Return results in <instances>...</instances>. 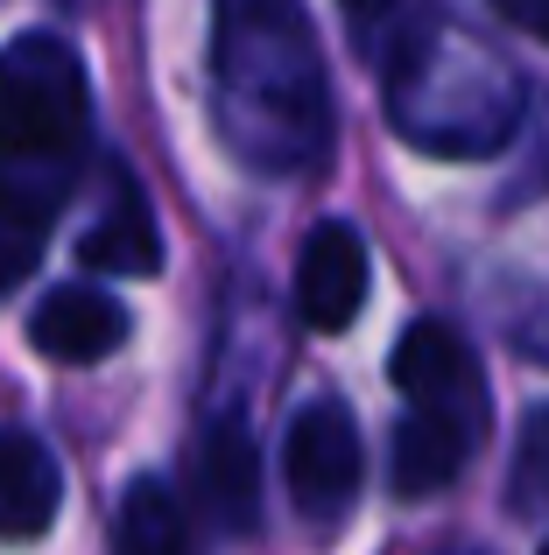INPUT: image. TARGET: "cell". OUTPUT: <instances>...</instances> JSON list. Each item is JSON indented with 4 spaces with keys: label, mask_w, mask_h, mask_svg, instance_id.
I'll return each instance as SVG.
<instances>
[{
    "label": "cell",
    "mask_w": 549,
    "mask_h": 555,
    "mask_svg": "<svg viewBox=\"0 0 549 555\" xmlns=\"http://www.w3.org/2000/svg\"><path fill=\"white\" fill-rule=\"evenodd\" d=\"M212 120L261 177H303L331 149V85L303 0H212Z\"/></svg>",
    "instance_id": "cell-1"
},
{
    "label": "cell",
    "mask_w": 549,
    "mask_h": 555,
    "mask_svg": "<svg viewBox=\"0 0 549 555\" xmlns=\"http://www.w3.org/2000/svg\"><path fill=\"white\" fill-rule=\"evenodd\" d=\"M514 338H522V352H528V359H549V302H542L536 317H528L522 331H514Z\"/></svg>",
    "instance_id": "cell-15"
},
{
    "label": "cell",
    "mask_w": 549,
    "mask_h": 555,
    "mask_svg": "<svg viewBox=\"0 0 549 555\" xmlns=\"http://www.w3.org/2000/svg\"><path fill=\"white\" fill-rule=\"evenodd\" d=\"M359 302H367V240L345 218H324L296 254V317L310 331H345Z\"/></svg>",
    "instance_id": "cell-6"
},
{
    "label": "cell",
    "mask_w": 549,
    "mask_h": 555,
    "mask_svg": "<svg viewBox=\"0 0 549 555\" xmlns=\"http://www.w3.org/2000/svg\"><path fill=\"white\" fill-rule=\"evenodd\" d=\"M444 555H480V548H444Z\"/></svg>",
    "instance_id": "cell-17"
},
{
    "label": "cell",
    "mask_w": 549,
    "mask_h": 555,
    "mask_svg": "<svg viewBox=\"0 0 549 555\" xmlns=\"http://www.w3.org/2000/svg\"><path fill=\"white\" fill-rule=\"evenodd\" d=\"M254 443H247V422H212L205 436V457H197V486H205L219 528H254Z\"/></svg>",
    "instance_id": "cell-11"
},
{
    "label": "cell",
    "mask_w": 549,
    "mask_h": 555,
    "mask_svg": "<svg viewBox=\"0 0 549 555\" xmlns=\"http://www.w3.org/2000/svg\"><path fill=\"white\" fill-rule=\"evenodd\" d=\"M78 260L92 274H155L163 268V232H155L135 183H113V204L99 211V225L78 232Z\"/></svg>",
    "instance_id": "cell-9"
},
{
    "label": "cell",
    "mask_w": 549,
    "mask_h": 555,
    "mask_svg": "<svg viewBox=\"0 0 549 555\" xmlns=\"http://www.w3.org/2000/svg\"><path fill=\"white\" fill-rule=\"evenodd\" d=\"M50 211H56V197H42V190H28L22 177H8V169H0V288H14L42 260Z\"/></svg>",
    "instance_id": "cell-12"
},
{
    "label": "cell",
    "mask_w": 549,
    "mask_h": 555,
    "mask_svg": "<svg viewBox=\"0 0 549 555\" xmlns=\"http://www.w3.org/2000/svg\"><path fill=\"white\" fill-rule=\"evenodd\" d=\"M113 555H191V514L169 492V478L141 472L113 514Z\"/></svg>",
    "instance_id": "cell-10"
},
{
    "label": "cell",
    "mask_w": 549,
    "mask_h": 555,
    "mask_svg": "<svg viewBox=\"0 0 549 555\" xmlns=\"http://www.w3.org/2000/svg\"><path fill=\"white\" fill-rule=\"evenodd\" d=\"M387 120L430 155H494L522 127V78L451 22H423L387 64Z\"/></svg>",
    "instance_id": "cell-2"
},
{
    "label": "cell",
    "mask_w": 549,
    "mask_h": 555,
    "mask_svg": "<svg viewBox=\"0 0 549 555\" xmlns=\"http://www.w3.org/2000/svg\"><path fill=\"white\" fill-rule=\"evenodd\" d=\"M542 555H549V548H542Z\"/></svg>",
    "instance_id": "cell-18"
},
{
    "label": "cell",
    "mask_w": 549,
    "mask_h": 555,
    "mask_svg": "<svg viewBox=\"0 0 549 555\" xmlns=\"http://www.w3.org/2000/svg\"><path fill=\"white\" fill-rule=\"evenodd\" d=\"M56 506H64V472H56L50 443L28 429H0V542L50 534Z\"/></svg>",
    "instance_id": "cell-8"
},
{
    "label": "cell",
    "mask_w": 549,
    "mask_h": 555,
    "mask_svg": "<svg viewBox=\"0 0 549 555\" xmlns=\"http://www.w3.org/2000/svg\"><path fill=\"white\" fill-rule=\"evenodd\" d=\"M395 387L409 401V415L395 429V492L430 500L472 464L486 422H494L486 373L451 324H409L395 345Z\"/></svg>",
    "instance_id": "cell-3"
},
{
    "label": "cell",
    "mask_w": 549,
    "mask_h": 555,
    "mask_svg": "<svg viewBox=\"0 0 549 555\" xmlns=\"http://www.w3.org/2000/svg\"><path fill=\"white\" fill-rule=\"evenodd\" d=\"M359 429L339 401H310L296 422H289V450H282V472L289 492L310 520H339L359 492Z\"/></svg>",
    "instance_id": "cell-5"
},
{
    "label": "cell",
    "mask_w": 549,
    "mask_h": 555,
    "mask_svg": "<svg viewBox=\"0 0 549 555\" xmlns=\"http://www.w3.org/2000/svg\"><path fill=\"white\" fill-rule=\"evenodd\" d=\"M514 500L549 506V408H536L522 422V443H514Z\"/></svg>",
    "instance_id": "cell-13"
},
{
    "label": "cell",
    "mask_w": 549,
    "mask_h": 555,
    "mask_svg": "<svg viewBox=\"0 0 549 555\" xmlns=\"http://www.w3.org/2000/svg\"><path fill=\"white\" fill-rule=\"evenodd\" d=\"M387 8H395V0H345V14H353V22H381Z\"/></svg>",
    "instance_id": "cell-16"
},
{
    "label": "cell",
    "mask_w": 549,
    "mask_h": 555,
    "mask_svg": "<svg viewBox=\"0 0 549 555\" xmlns=\"http://www.w3.org/2000/svg\"><path fill=\"white\" fill-rule=\"evenodd\" d=\"M28 345L56 366H99L127 345V310L106 288H50L28 317Z\"/></svg>",
    "instance_id": "cell-7"
},
{
    "label": "cell",
    "mask_w": 549,
    "mask_h": 555,
    "mask_svg": "<svg viewBox=\"0 0 549 555\" xmlns=\"http://www.w3.org/2000/svg\"><path fill=\"white\" fill-rule=\"evenodd\" d=\"M92 149V78L85 56L50 28L0 50V169L42 197H64Z\"/></svg>",
    "instance_id": "cell-4"
},
{
    "label": "cell",
    "mask_w": 549,
    "mask_h": 555,
    "mask_svg": "<svg viewBox=\"0 0 549 555\" xmlns=\"http://www.w3.org/2000/svg\"><path fill=\"white\" fill-rule=\"evenodd\" d=\"M494 14H500L508 28H522V36L549 42V0H494Z\"/></svg>",
    "instance_id": "cell-14"
}]
</instances>
